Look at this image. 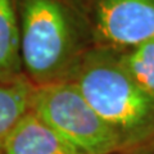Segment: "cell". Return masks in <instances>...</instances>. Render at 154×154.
I'll return each mask as SVG.
<instances>
[{"label":"cell","instance_id":"6da1fadb","mask_svg":"<svg viewBox=\"0 0 154 154\" xmlns=\"http://www.w3.org/2000/svg\"><path fill=\"white\" fill-rule=\"evenodd\" d=\"M25 76L35 86L68 81L94 48L79 0H16Z\"/></svg>","mask_w":154,"mask_h":154},{"label":"cell","instance_id":"7a4b0ae2","mask_svg":"<svg viewBox=\"0 0 154 154\" xmlns=\"http://www.w3.org/2000/svg\"><path fill=\"white\" fill-rule=\"evenodd\" d=\"M71 81L113 132L121 154L154 146V96L127 73L116 51L93 48Z\"/></svg>","mask_w":154,"mask_h":154},{"label":"cell","instance_id":"5b68a950","mask_svg":"<svg viewBox=\"0 0 154 154\" xmlns=\"http://www.w3.org/2000/svg\"><path fill=\"white\" fill-rule=\"evenodd\" d=\"M2 154H84L30 109L7 139Z\"/></svg>","mask_w":154,"mask_h":154},{"label":"cell","instance_id":"8992f818","mask_svg":"<svg viewBox=\"0 0 154 154\" xmlns=\"http://www.w3.org/2000/svg\"><path fill=\"white\" fill-rule=\"evenodd\" d=\"M27 79L21 55V33L16 0H0V82Z\"/></svg>","mask_w":154,"mask_h":154},{"label":"cell","instance_id":"3957f363","mask_svg":"<svg viewBox=\"0 0 154 154\" xmlns=\"http://www.w3.org/2000/svg\"><path fill=\"white\" fill-rule=\"evenodd\" d=\"M31 110L84 154L119 153L113 132L73 81L35 88Z\"/></svg>","mask_w":154,"mask_h":154},{"label":"cell","instance_id":"ba28073f","mask_svg":"<svg viewBox=\"0 0 154 154\" xmlns=\"http://www.w3.org/2000/svg\"><path fill=\"white\" fill-rule=\"evenodd\" d=\"M127 73L154 96V38L123 51H116Z\"/></svg>","mask_w":154,"mask_h":154},{"label":"cell","instance_id":"52a82bcc","mask_svg":"<svg viewBox=\"0 0 154 154\" xmlns=\"http://www.w3.org/2000/svg\"><path fill=\"white\" fill-rule=\"evenodd\" d=\"M35 90L27 79L14 82H0V154L11 132L31 109Z\"/></svg>","mask_w":154,"mask_h":154},{"label":"cell","instance_id":"277c9868","mask_svg":"<svg viewBox=\"0 0 154 154\" xmlns=\"http://www.w3.org/2000/svg\"><path fill=\"white\" fill-rule=\"evenodd\" d=\"M94 48L123 51L154 38V0H79Z\"/></svg>","mask_w":154,"mask_h":154},{"label":"cell","instance_id":"9c48e42d","mask_svg":"<svg viewBox=\"0 0 154 154\" xmlns=\"http://www.w3.org/2000/svg\"><path fill=\"white\" fill-rule=\"evenodd\" d=\"M131 154H154V146L148 148V149H144V150L136 152V153H131Z\"/></svg>","mask_w":154,"mask_h":154}]
</instances>
